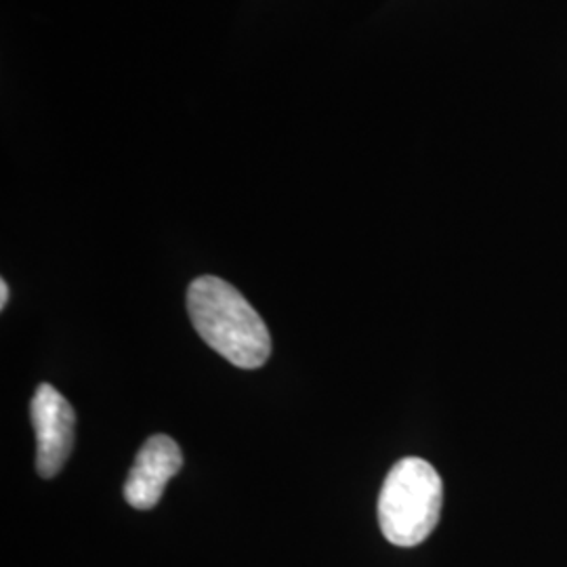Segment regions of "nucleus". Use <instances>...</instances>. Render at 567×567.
<instances>
[{
    "mask_svg": "<svg viewBox=\"0 0 567 567\" xmlns=\"http://www.w3.org/2000/svg\"><path fill=\"white\" fill-rule=\"evenodd\" d=\"M182 447L168 435H152L143 444L124 484V498L133 508H154L166 484L182 471Z\"/></svg>",
    "mask_w": 567,
    "mask_h": 567,
    "instance_id": "20e7f679",
    "label": "nucleus"
},
{
    "mask_svg": "<svg viewBox=\"0 0 567 567\" xmlns=\"http://www.w3.org/2000/svg\"><path fill=\"white\" fill-rule=\"evenodd\" d=\"M30 416L37 431V468L41 477L51 480L63 468L74 446L76 414L55 386L42 383L32 398Z\"/></svg>",
    "mask_w": 567,
    "mask_h": 567,
    "instance_id": "7ed1b4c3",
    "label": "nucleus"
},
{
    "mask_svg": "<svg viewBox=\"0 0 567 567\" xmlns=\"http://www.w3.org/2000/svg\"><path fill=\"white\" fill-rule=\"evenodd\" d=\"M7 301H9V286L2 280V282H0V309L7 307Z\"/></svg>",
    "mask_w": 567,
    "mask_h": 567,
    "instance_id": "39448f33",
    "label": "nucleus"
},
{
    "mask_svg": "<svg viewBox=\"0 0 567 567\" xmlns=\"http://www.w3.org/2000/svg\"><path fill=\"white\" fill-rule=\"evenodd\" d=\"M444 505V484L435 466L408 456L386 475L379 496V524L395 547L425 543L437 526Z\"/></svg>",
    "mask_w": 567,
    "mask_h": 567,
    "instance_id": "f03ea898",
    "label": "nucleus"
},
{
    "mask_svg": "<svg viewBox=\"0 0 567 567\" xmlns=\"http://www.w3.org/2000/svg\"><path fill=\"white\" fill-rule=\"evenodd\" d=\"M187 311L204 343L244 370L261 368L271 353L264 318L221 278L203 276L187 290Z\"/></svg>",
    "mask_w": 567,
    "mask_h": 567,
    "instance_id": "f257e3e1",
    "label": "nucleus"
}]
</instances>
